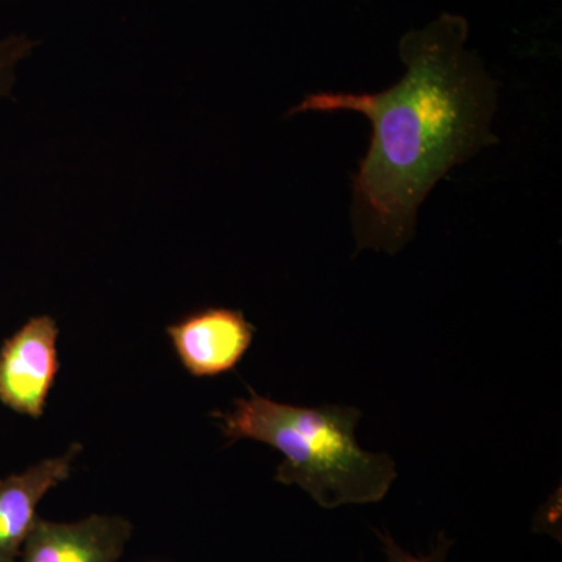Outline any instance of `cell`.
Segmentation results:
<instances>
[{
    "instance_id": "obj_2",
    "label": "cell",
    "mask_w": 562,
    "mask_h": 562,
    "mask_svg": "<svg viewBox=\"0 0 562 562\" xmlns=\"http://www.w3.org/2000/svg\"><path fill=\"white\" fill-rule=\"evenodd\" d=\"M236 398L228 412H214L231 442L250 439L283 457L273 480L295 484L325 509L382 502L397 479L387 453L361 449L355 430L361 412L351 406H299L258 394Z\"/></svg>"
},
{
    "instance_id": "obj_1",
    "label": "cell",
    "mask_w": 562,
    "mask_h": 562,
    "mask_svg": "<svg viewBox=\"0 0 562 562\" xmlns=\"http://www.w3.org/2000/svg\"><path fill=\"white\" fill-rule=\"evenodd\" d=\"M469 24L443 13L398 46L405 74L382 92H314L290 114L351 111L372 138L353 176L351 227L357 251L397 254L416 233L417 214L454 166L497 143L491 121L497 85L465 47Z\"/></svg>"
},
{
    "instance_id": "obj_4",
    "label": "cell",
    "mask_w": 562,
    "mask_h": 562,
    "mask_svg": "<svg viewBox=\"0 0 562 562\" xmlns=\"http://www.w3.org/2000/svg\"><path fill=\"white\" fill-rule=\"evenodd\" d=\"M255 331L243 312L224 306L199 310L166 328L181 366L195 379L235 371L249 351Z\"/></svg>"
},
{
    "instance_id": "obj_6",
    "label": "cell",
    "mask_w": 562,
    "mask_h": 562,
    "mask_svg": "<svg viewBox=\"0 0 562 562\" xmlns=\"http://www.w3.org/2000/svg\"><path fill=\"white\" fill-rule=\"evenodd\" d=\"M83 452L72 442L65 452L46 458L18 473L0 479V562H16L22 546L38 519L40 503L54 487L66 482Z\"/></svg>"
},
{
    "instance_id": "obj_7",
    "label": "cell",
    "mask_w": 562,
    "mask_h": 562,
    "mask_svg": "<svg viewBox=\"0 0 562 562\" xmlns=\"http://www.w3.org/2000/svg\"><path fill=\"white\" fill-rule=\"evenodd\" d=\"M36 41L27 35H10L0 40V101L9 98L18 80V69L31 57Z\"/></svg>"
},
{
    "instance_id": "obj_5",
    "label": "cell",
    "mask_w": 562,
    "mask_h": 562,
    "mask_svg": "<svg viewBox=\"0 0 562 562\" xmlns=\"http://www.w3.org/2000/svg\"><path fill=\"white\" fill-rule=\"evenodd\" d=\"M133 525L116 514H92L77 522L33 524L16 562H117Z\"/></svg>"
},
{
    "instance_id": "obj_8",
    "label": "cell",
    "mask_w": 562,
    "mask_h": 562,
    "mask_svg": "<svg viewBox=\"0 0 562 562\" xmlns=\"http://www.w3.org/2000/svg\"><path fill=\"white\" fill-rule=\"evenodd\" d=\"M376 538L382 543L386 562H447L450 549L454 546L453 539L441 531L435 542L431 543L430 550L425 554H414L403 549L401 543L392 538L390 531L375 530Z\"/></svg>"
},
{
    "instance_id": "obj_3",
    "label": "cell",
    "mask_w": 562,
    "mask_h": 562,
    "mask_svg": "<svg viewBox=\"0 0 562 562\" xmlns=\"http://www.w3.org/2000/svg\"><path fill=\"white\" fill-rule=\"evenodd\" d=\"M60 328L49 314H40L25 322L0 347V403L10 412L41 419L60 360Z\"/></svg>"
}]
</instances>
